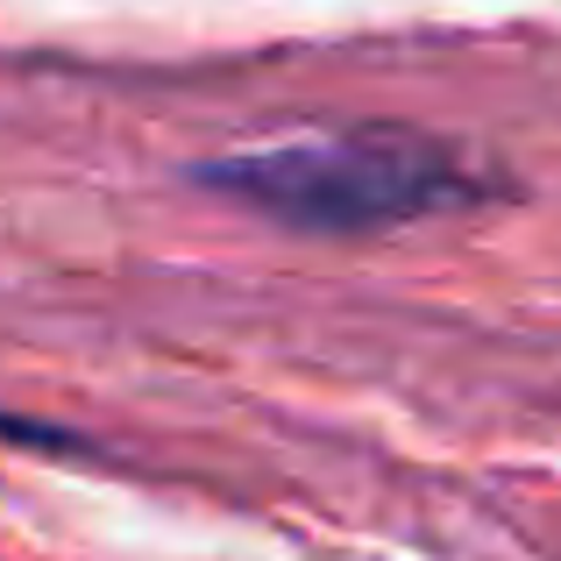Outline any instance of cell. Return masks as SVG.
I'll return each mask as SVG.
<instances>
[{
    "label": "cell",
    "instance_id": "cell-1",
    "mask_svg": "<svg viewBox=\"0 0 561 561\" xmlns=\"http://www.w3.org/2000/svg\"><path fill=\"white\" fill-rule=\"evenodd\" d=\"M192 179L306 234H383V228H412V220L505 199V179L477 171L462 150L412 136V128H348V136H320V142L234 150L199 164Z\"/></svg>",
    "mask_w": 561,
    "mask_h": 561
},
{
    "label": "cell",
    "instance_id": "cell-2",
    "mask_svg": "<svg viewBox=\"0 0 561 561\" xmlns=\"http://www.w3.org/2000/svg\"><path fill=\"white\" fill-rule=\"evenodd\" d=\"M0 440H14V448H71V434L36 426V420H14V412H0Z\"/></svg>",
    "mask_w": 561,
    "mask_h": 561
}]
</instances>
